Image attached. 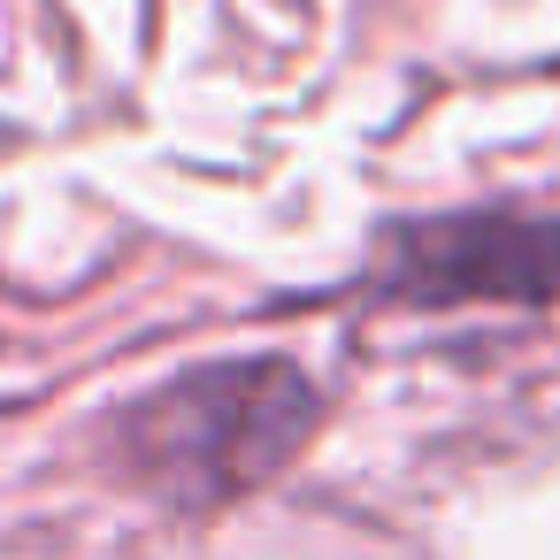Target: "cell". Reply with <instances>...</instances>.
<instances>
[{
  "instance_id": "obj_2",
  "label": "cell",
  "mask_w": 560,
  "mask_h": 560,
  "mask_svg": "<svg viewBox=\"0 0 560 560\" xmlns=\"http://www.w3.org/2000/svg\"><path fill=\"white\" fill-rule=\"evenodd\" d=\"M376 292L399 307H460V300L537 307L560 292V223L506 208L399 223L376 254Z\"/></svg>"
},
{
  "instance_id": "obj_1",
  "label": "cell",
  "mask_w": 560,
  "mask_h": 560,
  "mask_svg": "<svg viewBox=\"0 0 560 560\" xmlns=\"http://www.w3.org/2000/svg\"><path fill=\"white\" fill-rule=\"evenodd\" d=\"M323 392L292 361H215L185 369L162 392H147L116 445L124 460L177 506H223L254 483H269L315 430Z\"/></svg>"
}]
</instances>
